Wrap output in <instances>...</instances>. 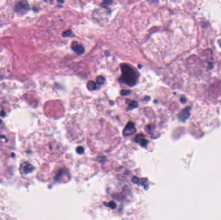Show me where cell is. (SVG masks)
Segmentation results:
<instances>
[{
    "mask_svg": "<svg viewBox=\"0 0 221 220\" xmlns=\"http://www.w3.org/2000/svg\"><path fill=\"white\" fill-rule=\"evenodd\" d=\"M28 10V4L26 1H20L16 4L15 7V11L18 14H23Z\"/></svg>",
    "mask_w": 221,
    "mask_h": 220,
    "instance_id": "cell-2",
    "label": "cell"
},
{
    "mask_svg": "<svg viewBox=\"0 0 221 220\" xmlns=\"http://www.w3.org/2000/svg\"><path fill=\"white\" fill-rule=\"evenodd\" d=\"M87 86L88 89L89 90H91V91H93V90H95L98 89L96 83L94 82V81H90L87 83Z\"/></svg>",
    "mask_w": 221,
    "mask_h": 220,
    "instance_id": "cell-7",
    "label": "cell"
},
{
    "mask_svg": "<svg viewBox=\"0 0 221 220\" xmlns=\"http://www.w3.org/2000/svg\"><path fill=\"white\" fill-rule=\"evenodd\" d=\"M122 76L120 77V81L124 83L130 87H133L137 82V74L131 67L129 65L122 63L121 64Z\"/></svg>",
    "mask_w": 221,
    "mask_h": 220,
    "instance_id": "cell-1",
    "label": "cell"
},
{
    "mask_svg": "<svg viewBox=\"0 0 221 220\" xmlns=\"http://www.w3.org/2000/svg\"><path fill=\"white\" fill-rule=\"evenodd\" d=\"M219 45H220V47H221V40H220V41H219Z\"/></svg>",
    "mask_w": 221,
    "mask_h": 220,
    "instance_id": "cell-17",
    "label": "cell"
},
{
    "mask_svg": "<svg viewBox=\"0 0 221 220\" xmlns=\"http://www.w3.org/2000/svg\"><path fill=\"white\" fill-rule=\"evenodd\" d=\"M130 93H131L130 90H123L120 92L122 96H127V95H129Z\"/></svg>",
    "mask_w": 221,
    "mask_h": 220,
    "instance_id": "cell-13",
    "label": "cell"
},
{
    "mask_svg": "<svg viewBox=\"0 0 221 220\" xmlns=\"http://www.w3.org/2000/svg\"><path fill=\"white\" fill-rule=\"evenodd\" d=\"M109 206L111 208H112V209H114L116 206V203H115L114 201H111V202L109 203Z\"/></svg>",
    "mask_w": 221,
    "mask_h": 220,
    "instance_id": "cell-14",
    "label": "cell"
},
{
    "mask_svg": "<svg viewBox=\"0 0 221 220\" xmlns=\"http://www.w3.org/2000/svg\"><path fill=\"white\" fill-rule=\"evenodd\" d=\"M105 83V78H103V76H99L96 78V85L97 86L100 87L101 85H102L103 83Z\"/></svg>",
    "mask_w": 221,
    "mask_h": 220,
    "instance_id": "cell-8",
    "label": "cell"
},
{
    "mask_svg": "<svg viewBox=\"0 0 221 220\" xmlns=\"http://www.w3.org/2000/svg\"><path fill=\"white\" fill-rule=\"evenodd\" d=\"M136 131V130L134 123H133L130 121L125 126V129H124L123 132V135L125 136H128L131 135L133 134H134Z\"/></svg>",
    "mask_w": 221,
    "mask_h": 220,
    "instance_id": "cell-3",
    "label": "cell"
},
{
    "mask_svg": "<svg viewBox=\"0 0 221 220\" xmlns=\"http://www.w3.org/2000/svg\"><path fill=\"white\" fill-rule=\"evenodd\" d=\"M134 141H135L136 143H140L141 146H142L143 147H146L147 143L149 142L148 140H145L144 136L143 134H138V135L135 137V138H134Z\"/></svg>",
    "mask_w": 221,
    "mask_h": 220,
    "instance_id": "cell-6",
    "label": "cell"
},
{
    "mask_svg": "<svg viewBox=\"0 0 221 220\" xmlns=\"http://www.w3.org/2000/svg\"><path fill=\"white\" fill-rule=\"evenodd\" d=\"M105 54H106V56H109V52H108V51H106Z\"/></svg>",
    "mask_w": 221,
    "mask_h": 220,
    "instance_id": "cell-16",
    "label": "cell"
},
{
    "mask_svg": "<svg viewBox=\"0 0 221 220\" xmlns=\"http://www.w3.org/2000/svg\"><path fill=\"white\" fill-rule=\"evenodd\" d=\"M73 36V34L72 33V31L71 30H68L67 31L64 32L62 34V36L63 38H67V37H71Z\"/></svg>",
    "mask_w": 221,
    "mask_h": 220,
    "instance_id": "cell-10",
    "label": "cell"
},
{
    "mask_svg": "<svg viewBox=\"0 0 221 220\" xmlns=\"http://www.w3.org/2000/svg\"><path fill=\"white\" fill-rule=\"evenodd\" d=\"M138 103L136 102V101H133L131 102L130 103L129 105H128V107H127V110H133L134 108H136V107H138Z\"/></svg>",
    "mask_w": 221,
    "mask_h": 220,
    "instance_id": "cell-9",
    "label": "cell"
},
{
    "mask_svg": "<svg viewBox=\"0 0 221 220\" xmlns=\"http://www.w3.org/2000/svg\"><path fill=\"white\" fill-rule=\"evenodd\" d=\"M34 170V167L29 163H24L21 165L20 171L22 174H28L32 173Z\"/></svg>",
    "mask_w": 221,
    "mask_h": 220,
    "instance_id": "cell-4",
    "label": "cell"
},
{
    "mask_svg": "<svg viewBox=\"0 0 221 220\" xmlns=\"http://www.w3.org/2000/svg\"><path fill=\"white\" fill-rule=\"evenodd\" d=\"M113 0H103V3L102 4V7H107V5H109L113 3Z\"/></svg>",
    "mask_w": 221,
    "mask_h": 220,
    "instance_id": "cell-11",
    "label": "cell"
},
{
    "mask_svg": "<svg viewBox=\"0 0 221 220\" xmlns=\"http://www.w3.org/2000/svg\"><path fill=\"white\" fill-rule=\"evenodd\" d=\"M0 115H1V116H3H3H5V112L3 111H3H1V114H0Z\"/></svg>",
    "mask_w": 221,
    "mask_h": 220,
    "instance_id": "cell-15",
    "label": "cell"
},
{
    "mask_svg": "<svg viewBox=\"0 0 221 220\" xmlns=\"http://www.w3.org/2000/svg\"><path fill=\"white\" fill-rule=\"evenodd\" d=\"M71 49L73 51L75 52L76 54H78V55H82L85 52V49L82 45H79L76 41H73L72 43Z\"/></svg>",
    "mask_w": 221,
    "mask_h": 220,
    "instance_id": "cell-5",
    "label": "cell"
},
{
    "mask_svg": "<svg viewBox=\"0 0 221 220\" xmlns=\"http://www.w3.org/2000/svg\"><path fill=\"white\" fill-rule=\"evenodd\" d=\"M76 152H77V153L79 154H82L84 152V149H83L82 147H78V148L76 149Z\"/></svg>",
    "mask_w": 221,
    "mask_h": 220,
    "instance_id": "cell-12",
    "label": "cell"
}]
</instances>
